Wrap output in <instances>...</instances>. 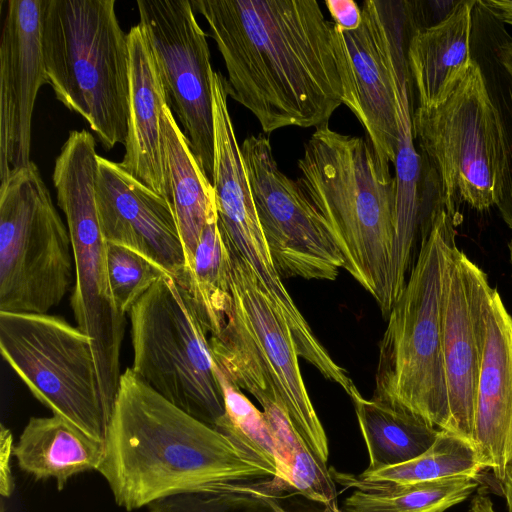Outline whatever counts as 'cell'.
<instances>
[{
  "label": "cell",
  "mask_w": 512,
  "mask_h": 512,
  "mask_svg": "<svg viewBox=\"0 0 512 512\" xmlns=\"http://www.w3.org/2000/svg\"><path fill=\"white\" fill-rule=\"evenodd\" d=\"M228 74L227 93L264 133L318 128L344 104L337 26L316 0H191Z\"/></svg>",
  "instance_id": "1"
},
{
  "label": "cell",
  "mask_w": 512,
  "mask_h": 512,
  "mask_svg": "<svg viewBox=\"0 0 512 512\" xmlns=\"http://www.w3.org/2000/svg\"><path fill=\"white\" fill-rule=\"evenodd\" d=\"M97 471L116 504L133 511L181 494L279 500L275 471L213 426L122 372Z\"/></svg>",
  "instance_id": "2"
},
{
  "label": "cell",
  "mask_w": 512,
  "mask_h": 512,
  "mask_svg": "<svg viewBox=\"0 0 512 512\" xmlns=\"http://www.w3.org/2000/svg\"><path fill=\"white\" fill-rule=\"evenodd\" d=\"M297 165V181L342 254L343 268L387 318L394 305V177L382 170L368 139L328 123L312 133Z\"/></svg>",
  "instance_id": "3"
},
{
  "label": "cell",
  "mask_w": 512,
  "mask_h": 512,
  "mask_svg": "<svg viewBox=\"0 0 512 512\" xmlns=\"http://www.w3.org/2000/svg\"><path fill=\"white\" fill-rule=\"evenodd\" d=\"M456 218L435 216L407 283L388 314L372 399L450 432L443 362L442 301L456 246Z\"/></svg>",
  "instance_id": "4"
},
{
  "label": "cell",
  "mask_w": 512,
  "mask_h": 512,
  "mask_svg": "<svg viewBox=\"0 0 512 512\" xmlns=\"http://www.w3.org/2000/svg\"><path fill=\"white\" fill-rule=\"evenodd\" d=\"M41 44L48 84L79 114L102 147L128 135L130 51L115 0H41Z\"/></svg>",
  "instance_id": "5"
},
{
  "label": "cell",
  "mask_w": 512,
  "mask_h": 512,
  "mask_svg": "<svg viewBox=\"0 0 512 512\" xmlns=\"http://www.w3.org/2000/svg\"><path fill=\"white\" fill-rule=\"evenodd\" d=\"M95 137L69 131L55 159L52 181L66 218L75 269L71 307L77 326L92 343L101 391L112 416L119 389L125 314L117 307L109 281L106 241L98 219Z\"/></svg>",
  "instance_id": "6"
},
{
  "label": "cell",
  "mask_w": 512,
  "mask_h": 512,
  "mask_svg": "<svg viewBox=\"0 0 512 512\" xmlns=\"http://www.w3.org/2000/svg\"><path fill=\"white\" fill-rule=\"evenodd\" d=\"M412 124L414 139L437 175L438 199L451 216L457 217L461 202L479 211L496 206L506 160L505 128L475 60L443 103L417 107Z\"/></svg>",
  "instance_id": "7"
},
{
  "label": "cell",
  "mask_w": 512,
  "mask_h": 512,
  "mask_svg": "<svg viewBox=\"0 0 512 512\" xmlns=\"http://www.w3.org/2000/svg\"><path fill=\"white\" fill-rule=\"evenodd\" d=\"M132 371L166 400L214 427L224 414L207 331L186 291L161 277L129 312Z\"/></svg>",
  "instance_id": "8"
},
{
  "label": "cell",
  "mask_w": 512,
  "mask_h": 512,
  "mask_svg": "<svg viewBox=\"0 0 512 512\" xmlns=\"http://www.w3.org/2000/svg\"><path fill=\"white\" fill-rule=\"evenodd\" d=\"M74 282L68 227L31 161L0 182V311L48 313Z\"/></svg>",
  "instance_id": "9"
},
{
  "label": "cell",
  "mask_w": 512,
  "mask_h": 512,
  "mask_svg": "<svg viewBox=\"0 0 512 512\" xmlns=\"http://www.w3.org/2000/svg\"><path fill=\"white\" fill-rule=\"evenodd\" d=\"M0 350L53 415L104 442L111 417L86 333L48 313L0 311Z\"/></svg>",
  "instance_id": "10"
},
{
  "label": "cell",
  "mask_w": 512,
  "mask_h": 512,
  "mask_svg": "<svg viewBox=\"0 0 512 512\" xmlns=\"http://www.w3.org/2000/svg\"><path fill=\"white\" fill-rule=\"evenodd\" d=\"M227 250L231 310L222 331L209 337V344L245 354L267 374L304 443L327 463V436L303 381L291 331L272 307L250 264L232 248Z\"/></svg>",
  "instance_id": "11"
},
{
  "label": "cell",
  "mask_w": 512,
  "mask_h": 512,
  "mask_svg": "<svg viewBox=\"0 0 512 512\" xmlns=\"http://www.w3.org/2000/svg\"><path fill=\"white\" fill-rule=\"evenodd\" d=\"M139 24L151 46L167 105L212 183L214 116L207 36L190 0H137Z\"/></svg>",
  "instance_id": "12"
},
{
  "label": "cell",
  "mask_w": 512,
  "mask_h": 512,
  "mask_svg": "<svg viewBox=\"0 0 512 512\" xmlns=\"http://www.w3.org/2000/svg\"><path fill=\"white\" fill-rule=\"evenodd\" d=\"M252 196L281 277L337 278L344 259L298 181L284 174L269 138L249 135L240 145Z\"/></svg>",
  "instance_id": "13"
},
{
  "label": "cell",
  "mask_w": 512,
  "mask_h": 512,
  "mask_svg": "<svg viewBox=\"0 0 512 512\" xmlns=\"http://www.w3.org/2000/svg\"><path fill=\"white\" fill-rule=\"evenodd\" d=\"M491 289L484 271L457 248L443 292V362L450 432L471 442Z\"/></svg>",
  "instance_id": "14"
},
{
  "label": "cell",
  "mask_w": 512,
  "mask_h": 512,
  "mask_svg": "<svg viewBox=\"0 0 512 512\" xmlns=\"http://www.w3.org/2000/svg\"><path fill=\"white\" fill-rule=\"evenodd\" d=\"M96 206L108 243L141 254L180 286L185 284L186 254L170 200L137 180L118 162L99 155Z\"/></svg>",
  "instance_id": "15"
},
{
  "label": "cell",
  "mask_w": 512,
  "mask_h": 512,
  "mask_svg": "<svg viewBox=\"0 0 512 512\" xmlns=\"http://www.w3.org/2000/svg\"><path fill=\"white\" fill-rule=\"evenodd\" d=\"M41 0H8L0 36V182L30 164L32 116L48 84Z\"/></svg>",
  "instance_id": "16"
},
{
  "label": "cell",
  "mask_w": 512,
  "mask_h": 512,
  "mask_svg": "<svg viewBox=\"0 0 512 512\" xmlns=\"http://www.w3.org/2000/svg\"><path fill=\"white\" fill-rule=\"evenodd\" d=\"M354 30L338 29L344 104L364 128L382 170L391 174L397 148L395 99L385 38V1L367 0Z\"/></svg>",
  "instance_id": "17"
},
{
  "label": "cell",
  "mask_w": 512,
  "mask_h": 512,
  "mask_svg": "<svg viewBox=\"0 0 512 512\" xmlns=\"http://www.w3.org/2000/svg\"><path fill=\"white\" fill-rule=\"evenodd\" d=\"M407 26L397 17L385 21L386 50L395 99L397 148L395 239L392 262L394 286L403 287L432 229L433 212L424 210L420 189L421 157L413 134Z\"/></svg>",
  "instance_id": "18"
},
{
  "label": "cell",
  "mask_w": 512,
  "mask_h": 512,
  "mask_svg": "<svg viewBox=\"0 0 512 512\" xmlns=\"http://www.w3.org/2000/svg\"><path fill=\"white\" fill-rule=\"evenodd\" d=\"M472 443L502 483L512 465V316L496 288L486 308V341L477 384Z\"/></svg>",
  "instance_id": "19"
},
{
  "label": "cell",
  "mask_w": 512,
  "mask_h": 512,
  "mask_svg": "<svg viewBox=\"0 0 512 512\" xmlns=\"http://www.w3.org/2000/svg\"><path fill=\"white\" fill-rule=\"evenodd\" d=\"M130 51V96L125 154L119 164L160 196L170 200L162 135L167 103L156 61L142 26L127 33ZM171 201V200H170Z\"/></svg>",
  "instance_id": "20"
},
{
  "label": "cell",
  "mask_w": 512,
  "mask_h": 512,
  "mask_svg": "<svg viewBox=\"0 0 512 512\" xmlns=\"http://www.w3.org/2000/svg\"><path fill=\"white\" fill-rule=\"evenodd\" d=\"M475 4L477 1H457L440 21L416 28L410 35L407 62L419 107L443 103L469 71L473 62L470 40Z\"/></svg>",
  "instance_id": "21"
},
{
  "label": "cell",
  "mask_w": 512,
  "mask_h": 512,
  "mask_svg": "<svg viewBox=\"0 0 512 512\" xmlns=\"http://www.w3.org/2000/svg\"><path fill=\"white\" fill-rule=\"evenodd\" d=\"M19 468L35 480L54 479L61 491L80 473L97 470L104 442L58 415L31 417L13 448Z\"/></svg>",
  "instance_id": "22"
},
{
  "label": "cell",
  "mask_w": 512,
  "mask_h": 512,
  "mask_svg": "<svg viewBox=\"0 0 512 512\" xmlns=\"http://www.w3.org/2000/svg\"><path fill=\"white\" fill-rule=\"evenodd\" d=\"M161 126L170 200L189 273L203 229L210 218L218 215L216 197L167 103L163 106Z\"/></svg>",
  "instance_id": "23"
},
{
  "label": "cell",
  "mask_w": 512,
  "mask_h": 512,
  "mask_svg": "<svg viewBox=\"0 0 512 512\" xmlns=\"http://www.w3.org/2000/svg\"><path fill=\"white\" fill-rule=\"evenodd\" d=\"M350 398L369 454L368 471L418 457L441 431L411 412L364 398L358 389Z\"/></svg>",
  "instance_id": "24"
},
{
  "label": "cell",
  "mask_w": 512,
  "mask_h": 512,
  "mask_svg": "<svg viewBox=\"0 0 512 512\" xmlns=\"http://www.w3.org/2000/svg\"><path fill=\"white\" fill-rule=\"evenodd\" d=\"M483 467L473 443L441 430L435 442L421 455L405 463L359 475L330 469L335 481L347 488L378 491L389 487L434 481L454 476L479 477Z\"/></svg>",
  "instance_id": "25"
},
{
  "label": "cell",
  "mask_w": 512,
  "mask_h": 512,
  "mask_svg": "<svg viewBox=\"0 0 512 512\" xmlns=\"http://www.w3.org/2000/svg\"><path fill=\"white\" fill-rule=\"evenodd\" d=\"M210 337L218 336L231 310L230 256L218 215L206 223L186 283L181 286Z\"/></svg>",
  "instance_id": "26"
},
{
  "label": "cell",
  "mask_w": 512,
  "mask_h": 512,
  "mask_svg": "<svg viewBox=\"0 0 512 512\" xmlns=\"http://www.w3.org/2000/svg\"><path fill=\"white\" fill-rule=\"evenodd\" d=\"M480 484L479 477L461 475L378 491L355 490L343 501L341 509L342 512H444L466 500Z\"/></svg>",
  "instance_id": "27"
},
{
  "label": "cell",
  "mask_w": 512,
  "mask_h": 512,
  "mask_svg": "<svg viewBox=\"0 0 512 512\" xmlns=\"http://www.w3.org/2000/svg\"><path fill=\"white\" fill-rule=\"evenodd\" d=\"M215 372L222 389L225 411L215 423L214 428L273 469L278 478L291 488L289 466L282 456L262 411L231 383L216 362Z\"/></svg>",
  "instance_id": "28"
},
{
  "label": "cell",
  "mask_w": 512,
  "mask_h": 512,
  "mask_svg": "<svg viewBox=\"0 0 512 512\" xmlns=\"http://www.w3.org/2000/svg\"><path fill=\"white\" fill-rule=\"evenodd\" d=\"M107 261L111 291L117 307L125 315L167 275L141 254L116 244L108 243Z\"/></svg>",
  "instance_id": "29"
},
{
  "label": "cell",
  "mask_w": 512,
  "mask_h": 512,
  "mask_svg": "<svg viewBox=\"0 0 512 512\" xmlns=\"http://www.w3.org/2000/svg\"><path fill=\"white\" fill-rule=\"evenodd\" d=\"M289 483L293 490L320 504L324 512H342L334 479L326 462L317 458L303 442L292 453Z\"/></svg>",
  "instance_id": "30"
},
{
  "label": "cell",
  "mask_w": 512,
  "mask_h": 512,
  "mask_svg": "<svg viewBox=\"0 0 512 512\" xmlns=\"http://www.w3.org/2000/svg\"><path fill=\"white\" fill-rule=\"evenodd\" d=\"M149 512H288L277 499L181 494L160 499Z\"/></svg>",
  "instance_id": "31"
},
{
  "label": "cell",
  "mask_w": 512,
  "mask_h": 512,
  "mask_svg": "<svg viewBox=\"0 0 512 512\" xmlns=\"http://www.w3.org/2000/svg\"><path fill=\"white\" fill-rule=\"evenodd\" d=\"M509 117L505 124L506 160L503 173L502 187L496 206L508 227L512 230V90L509 91Z\"/></svg>",
  "instance_id": "32"
},
{
  "label": "cell",
  "mask_w": 512,
  "mask_h": 512,
  "mask_svg": "<svg viewBox=\"0 0 512 512\" xmlns=\"http://www.w3.org/2000/svg\"><path fill=\"white\" fill-rule=\"evenodd\" d=\"M325 6L332 21L341 30H354L359 27L361 8L353 0H326Z\"/></svg>",
  "instance_id": "33"
},
{
  "label": "cell",
  "mask_w": 512,
  "mask_h": 512,
  "mask_svg": "<svg viewBox=\"0 0 512 512\" xmlns=\"http://www.w3.org/2000/svg\"><path fill=\"white\" fill-rule=\"evenodd\" d=\"M13 436L11 431L1 424L0 431V494L10 497L14 491V480L11 470V456H13Z\"/></svg>",
  "instance_id": "34"
},
{
  "label": "cell",
  "mask_w": 512,
  "mask_h": 512,
  "mask_svg": "<svg viewBox=\"0 0 512 512\" xmlns=\"http://www.w3.org/2000/svg\"><path fill=\"white\" fill-rule=\"evenodd\" d=\"M477 4L499 21L512 26V0H480Z\"/></svg>",
  "instance_id": "35"
},
{
  "label": "cell",
  "mask_w": 512,
  "mask_h": 512,
  "mask_svg": "<svg viewBox=\"0 0 512 512\" xmlns=\"http://www.w3.org/2000/svg\"><path fill=\"white\" fill-rule=\"evenodd\" d=\"M468 512H496L491 499L482 494H476L472 500Z\"/></svg>",
  "instance_id": "36"
},
{
  "label": "cell",
  "mask_w": 512,
  "mask_h": 512,
  "mask_svg": "<svg viewBox=\"0 0 512 512\" xmlns=\"http://www.w3.org/2000/svg\"><path fill=\"white\" fill-rule=\"evenodd\" d=\"M498 54L500 63L512 78V41L502 44Z\"/></svg>",
  "instance_id": "37"
},
{
  "label": "cell",
  "mask_w": 512,
  "mask_h": 512,
  "mask_svg": "<svg viewBox=\"0 0 512 512\" xmlns=\"http://www.w3.org/2000/svg\"><path fill=\"white\" fill-rule=\"evenodd\" d=\"M501 484L508 512H512V465L506 470L504 480Z\"/></svg>",
  "instance_id": "38"
},
{
  "label": "cell",
  "mask_w": 512,
  "mask_h": 512,
  "mask_svg": "<svg viewBox=\"0 0 512 512\" xmlns=\"http://www.w3.org/2000/svg\"><path fill=\"white\" fill-rule=\"evenodd\" d=\"M508 248H509V253H510V262H511V266H512V240L509 242Z\"/></svg>",
  "instance_id": "39"
},
{
  "label": "cell",
  "mask_w": 512,
  "mask_h": 512,
  "mask_svg": "<svg viewBox=\"0 0 512 512\" xmlns=\"http://www.w3.org/2000/svg\"><path fill=\"white\" fill-rule=\"evenodd\" d=\"M1 512H4V507H3V505H2V508H1Z\"/></svg>",
  "instance_id": "40"
}]
</instances>
